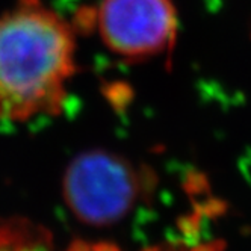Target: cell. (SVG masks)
Segmentation results:
<instances>
[{
  "label": "cell",
  "instance_id": "1",
  "mask_svg": "<svg viewBox=\"0 0 251 251\" xmlns=\"http://www.w3.org/2000/svg\"><path fill=\"white\" fill-rule=\"evenodd\" d=\"M75 47L71 26L40 0H19L0 15V120L59 114Z\"/></svg>",
  "mask_w": 251,
  "mask_h": 251
},
{
  "label": "cell",
  "instance_id": "2",
  "mask_svg": "<svg viewBox=\"0 0 251 251\" xmlns=\"http://www.w3.org/2000/svg\"><path fill=\"white\" fill-rule=\"evenodd\" d=\"M147 182L132 162L106 150L76 156L64 174V200L75 217L93 227L121 221L135 207Z\"/></svg>",
  "mask_w": 251,
  "mask_h": 251
},
{
  "label": "cell",
  "instance_id": "3",
  "mask_svg": "<svg viewBox=\"0 0 251 251\" xmlns=\"http://www.w3.org/2000/svg\"><path fill=\"white\" fill-rule=\"evenodd\" d=\"M94 20L107 49L133 61L171 50L177 33L171 0H103Z\"/></svg>",
  "mask_w": 251,
  "mask_h": 251
},
{
  "label": "cell",
  "instance_id": "4",
  "mask_svg": "<svg viewBox=\"0 0 251 251\" xmlns=\"http://www.w3.org/2000/svg\"><path fill=\"white\" fill-rule=\"evenodd\" d=\"M49 235L26 220H11L0 224V251H47Z\"/></svg>",
  "mask_w": 251,
  "mask_h": 251
},
{
  "label": "cell",
  "instance_id": "5",
  "mask_svg": "<svg viewBox=\"0 0 251 251\" xmlns=\"http://www.w3.org/2000/svg\"><path fill=\"white\" fill-rule=\"evenodd\" d=\"M68 251H117L112 245L109 244H101V245H94V247H89L80 241H76L71 244V247L68 248Z\"/></svg>",
  "mask_w": 251,
  "mask_h": 251
}]
</instances>
